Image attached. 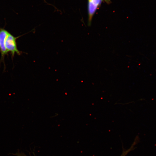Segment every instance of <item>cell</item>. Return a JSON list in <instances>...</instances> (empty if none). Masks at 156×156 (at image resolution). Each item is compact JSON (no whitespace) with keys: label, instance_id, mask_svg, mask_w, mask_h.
<instances>
[{"label":"cell","instance_id":"1","mask_svg":"<svg viewBox=\"0 0 156 156\" xmlns=\"http://www.w3.org/2000/svg\"><path fill=\"white\" fill-rule=\"evenodd\" d=\"M104 1L109 2V0H88V24L90 25L93 17L98 7Z\"/></svg>","mask_w":156,"mask_h":156},{"label":"cell","instance_id":"2","mask_svg":"<svg viewBox=\"0 0 156 156\" xmlns=\"http://www.w3.org/2000/svg\"><path fill=\"white\" fill-rule=\"evenodd\" d=\"M5 45L8 51H11L12 55H13L15 52L19 53L16 48L15 38L9 33L6 39Z\"/></svg>","mask_w":156,"mask_h":156},{"label":"cell","instance_id":"3","mask_svg":"<svg viewBox=\"0 0 156 156\" xmlns=\"http://www.w3.org/2000/svg\"><path fill=\"white\" fill-rule=\"evenodd\" d=\"M8 33L6 31L1 29L0 31V47L3 55L6 53L8 52L5 45V43Z\"/></svg>","mask_w":156,"mask_h":156},{"label":"cell","instance_id":"4","mask_svg":"<svg viewBox=\"0 0 156 156\" xmlns=\"http://www.w3.org/2000/svg\"><path fill=\"white\" fill-rule=\"evenodd\" d=\"M133 144L129 148L128 150L123 151L122 154L120 156H125L129 152L132 150L133 147L134 146H133Z\"/></svg>","mask_w":156,"mask_h":156},{"label":"cell","instance_id":"5","mask_svg":"<svg viewBox=\"0 0 156 156\" xmlns=\"http://www.w3.org/2000/svg\"><path fill=\"white\" fill-rule=\"evenodd\" d=\"M12 154L16 156H27L24 153L20 151L19 150H18L16 153H12Z\"/></svg>","mask_w":156,"mask_h":156}]
</instances>
